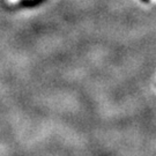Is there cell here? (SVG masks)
I'll return each mask as SVG.
<instances>
[{"mask_svg":"<svg viewBox=\"0 0 156 156\" xmlns=\"http://www.w3.org/2000/svg\"><path fill=\"white\" fill-rule=\"evenodd\" d=\"M142 1H144V2H148V1H149V0H142Z\"/></svg>","mask_w":156,"mask_h":156,"instance_id":"obj_1","label":"cell"}]
</instances>
